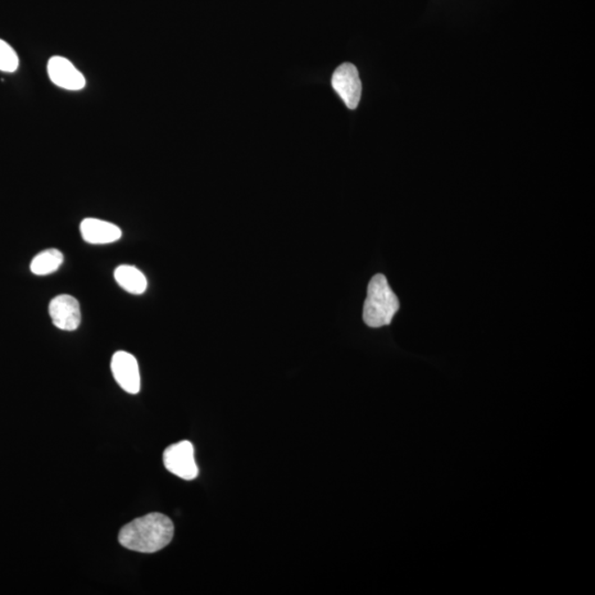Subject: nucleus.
Instances as JSON below:
<instances>
[{
    "mask_svg": "<svg viewBox=\"0 0 595 595\" xmlns=\"http://www.w3.org/2000/svg\"><path fill=\"white\" fill-rule=\"evenodd\" d=\"M174 522L160 513H152L125 525L118 542L129 551L153 553L165 548L174 538Z\"/></svg>",
    "mask_w": 595,
    "mask_h": 595,
    "instance_id": "f257e3e1",
    "label": "nucleus"
},
{
    "mask_svg": "<svg viewBox=\"0 0 595 595\" xmlns=\"http://www.w3.org/2000/svg\"><path fill=\"white\" fill-rule=\"evenodd\" d=\"M53 325L63 331H74L81 324L80 303L69 294H61L51 300L49 306Z\"/></svg>",
    "mask_w": 595,
    "mask_h": 595,
    "instance_id": "423d86ee",
    "label": "nucleus"
},
{
    "mask_svg": "<svg viewBox=\"0 0 595 595\" xmlns=\"http://www.w3.org/2000/svg\"><path fill=\"white\" fill-rule=\"evenodd\" d=\"M63 255L58 249H48L38 254L31 262L30 270L35 275L45 276L52 274L62 265Z\"/></svg>",
    "mask_w": 595,
    "mask_h": 595,
    "instance_id": "9d476101",
    "label": "nucleus"
},
{
    "mask_svg": "<svg viewBox=\"0 0 595 595\" xmlns=\"http://www.w3.org/2000/svg\"><path fill=\"white\" fill-rule=\"evenodd\" d=\"M112 372L117 384L131 395L139 393L140 374L138 362L130 353L118 351L114 354L111 363Z\"/></svg>",
    "mask_w": 595,
    "mask_h": 595,
    "instance_id": "39448f33",
    "label": "nucleus"
},
{
    "mask_svg": "<svg viewBox=\"0 0 595 595\" xmlns=\"http://www.w3.org/2000/svg\"><path fill=\"white\" fill-rule=\"evenodd\" d=\"M80 230L85 242L94 245L111 244L121 238L120 227L98 219H85Z\"/></svg>",
    "mask_w": 595,
    "mask_h": 595,
    "instance_id": "6e6552de",
    "label": "nucleus"
},
{
    "mask_svg": "<svg viewBox=\"0 0 595 595\" xmlns=\"http://www.w3.org/2000/svg\"><path fill=\"white\" fill-rule=\"evenodd\" d=\"M163 463L170 474L180 479L191 481L197 478L199 467L194 458L193 444L190 442H180L168 447L163 452Z\"/></svg>",
    "mask_w": 595,
    "mask_h": 595,
    "instance_id": "7ed1b4c3",
    "label": "nucleus"
},
{
    "mask_svg": "<svg viewBox=\"0 0 595 595\" xmlns=\"http://www.w3.org/2000/svg\"><path fill=\"white\" fill-rule=\"evenodd\" d=\"M20 67V59H18L15 50L11 45L0 39V71L12 74Z\"/></svg>",
    "mask_w": 595,
    "mask_h": 595,
    "instance_id": "9b49d317",
    "label": "nucleus"
},
{
    "mask_svg": "<svg viewBox=\"0 0 595 595\" xmlns=\"http://www.w3.org/2000/svg\"><path fill=\"white\" fill-rule=\"evenodd\" d=\"M48 74L50 80L59 88L69 90H80L85 88L84 75L67 58L56 56L50 59Z\"/></svg>",
    "mask_w": 595,
    "mask_h": 595,
    "instance_id": "0eeeda50",
    "label": "nucleus"
},
{
    "mask_svg": "<svg viewBox=\"0 0 595 595\" xmlns=\"http://www.w3.org/2000/svg\"><path fill=\"white\" fill-rule=\"evenodd\" d=\"M333 86L349 110H356L362 97V82L356 66L344 63L335 70Z\"/></svg>",
    "mask_w": 595,
    "mask_h": 595,
    "instance_id": "20e7f679",
    "label": "nucleus"
},
{
    "mask_svg": "<svg viewBox=\"0 0 595 595\" xmlns=\"http://www.w3.org/2000/svg\"><path fill=\"white\" fill-rule=\"evenodd\" d=\"M399 310V301L384 275L372 277L367 287L363 319L371 328L390 325Z\"/></svg>",
    "mask_w": 595,
    "mask_h": 595,
    "instance_id": "f03ea898",
    "label": "nucleus"
},
{
    "mask_svg": "<svg viewBox=\"0 0 595 595\" xmlns=\"http://www.w3.org/2000/svg\"><path fill=\"white\" fill-rule=\"evenodd\" d=\"M115 279L117 284L126 292L133 294H142L146 292L147 279L143 272L134 266L122 265L116 268Z\"/></svg>",
    "mask_w": 595,
    "mask_h": 595,
    "instance_id": "1a4fd4ad",
    "label": "nucleus"
}]
</instances>
